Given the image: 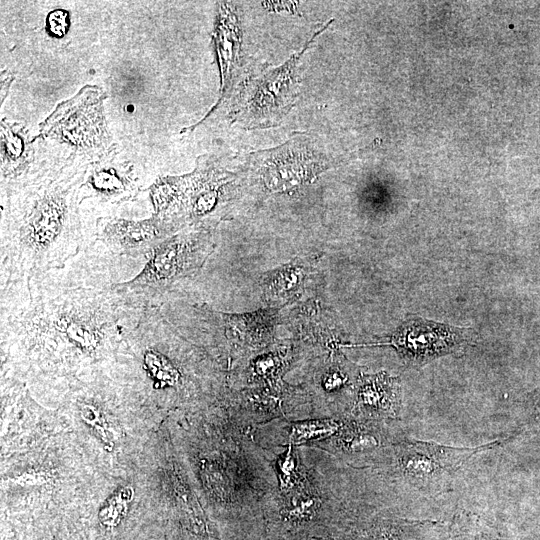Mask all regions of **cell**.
<instances>
[{
  "label": "cell",
  "mask_w": 540,
  "mask_h": 540,
  "mask_svg": "<svg viewBox=\"0 0 540 540\" xmlns=\"http://www.w3.org/2000/svg\"><path fill=\"white\" fill-rule=\"evenodd\" d=\"M145 261L95 241L62 268L0 284L2 345L53 362L94 361L115 350L147 308L116 284L132 279Z\"/></svg>",
  "instance_id": "cell-1"
},
{
  "label": "cell",
  "mask_w": 540,
  "mask_h": 540,
  "mask_svg": "<svg viewBox=\"0 0 540 540\" xmlns=\"http://www.w3.org/2000/svg\"><path fill=\"white\" fill-rule=\"evenodd\" d=\"M280 484L282 489H288L293 484L295 476V461L292 455V445L289 444L287 452L278 461Z\"/></svg>",
  "instance_id": "cell-10"
},
{
  "label": "cell",
  "mask_w": 540,
  "mask_h": 540,
  "mask_svg": "<svg viewBox=\"0 0 540 540\" xmlns=\"http://www.w3.org/2000/svg\"><path fill=\"white\" fill-rule=\"evenodd\" d=\"M458 335L448 326L423 320L403 326L390 344L404 348L416 358L447 352L457 342Z\"/></svg>",
  "instance_id": "cell-6"
},
{
  "label": "cell",
  "mask_w": 540,
  "mask_h": 540,
  "mask_svg": "<svg viewBox=\"0 0 540 540\" xmlns=\"http://www.w3.org/2000/svg\"><path fill=\"white\" fill-rule=\"evenodd\" d=\"M347 446L351 450H362L375 447L377 441L370 435H356L346 440Z\"/></svg>",
  "instance_id": "cell-11"
},
{
  "label": "cell",
  "mask_w": 540,
  "mask_h": 540,
  "mask_svg": "<svg viewBox=\"0 0 540 540\" xmlns=\"http://www.w3.org/2000/svg\"><path fill=\"white\" fill-rule=\"evenodd\" d=\"M345 378L339 372H333L327 375L324 379V387L326 390H334L342 386Z\"/></svg>",
  "instance_id": "cell-13"
},
{
  "label": "cell",
  "mask_w": 540,
  "mask_h": 540,
  "mask_svg": "<svg viewBox=\"0 0 540 540\" xmlns=\"http://www.w3.org/2000/svg\"><path fill=\"white\" fill-rule=\"evenodd\" d=\"M126 491L123 490L122 493L111 498L99 513V518L104 525L115 526L124 515L126 502L129 501L126 497L130 495L126 494Z\"/></svg>",
  "instance_id": "cell-9"
},
{
  "label": "cell",
  "mask_w": 540,
  "mask_h": 540,
  "mask_svg": "<svg viewBox=\"0 0 540 540\" xmlns=\"http://www.w3.org/2000/svg\"><path fill=\"white\" fill-rule=\"evenodd\" d=\"M180 224L178 219L156 215L144 220L108 216L97 221L96 241L118 256L146 260L159 244L176 233Z\"/></svg>",
  "instance_id": "cell-5"
},
{
  "label": "cell",
  "mask_w": 540,
  "mask_h": 540,
  "mask_svg": "<svg viewBox=\"0 0 540 540\" xmlns=\"http://www.w3.org/2000/svg\"><path fill=\"white\" fill-rule=\"evenodd\" d=\"M85 173L53 172L2 196L0 284L62 268L96 241L98 220L80 203Z\"/></svg>",
  "instance_id": "cell-2"
},
{
  "label": "cell",
  "mask_w": 540,
  "mask_h": 540,
  "mask_svg": "<svg viewBox=\"0 0 540 540\" xmlns=\"http://www.w3.org/2000/svg\"><path fill=\"white\" fill-rule=\"evenodd\" d=\"M316 506V501L314 499H300L294 504V507L290 510V515L303 516L308 513Z\"/></svg>",
  "instance_id": "cell-12"
},
{
  "label": "cell",
  "mask_w": 540,
  "mask_h": 540,
  "mask_svg": "<svg viewBox=\"0 0 540 540\" xmlns=\"http://www.w3.org/2000/svg\"><path fill=\"white\" fill-rule=\"evenodd\" d=\"M306 48L307 45L304 50ZM303 51L251 81L245 90L241 110L246 125L269 126L291 109L296 93L295 68Z\"/></svg>",
  "instance_id": "cell-4"
},
{
  "label": "cell",
  "mask_w": 540,
  "mask_h": 540,
  "mask_svg": "<svg viewBox=\"0 0 540 540\" xmlns=\"http://www.w3.org/2000/svg\"><path fill=\"white\" fill-rule=\"evenodd\" d=\"M207 249L203 234L175 233L147 256L138 274L116 286L144 307L159 306L170 299L180 280L198 270Z\"/></svg>",
  "instance_id": "cell-3"
},
{
  "label": "cell",
  "mask_w": 540,
  "mask_h": 540,
  "mask_svg": "<svg viewBox=\"0 0 540 540\" xmlns=\"http://www.w3.org/2000/svg\"><path fill=\"white\" fill-rule=\"evenodd\" d=\"M356 406L370 413L394 414L399 406L398 383L385 374L362 377Z\"/></svg>",
  "instance_id": "cell-7"
},
{
  "label": "cell",
  "mask_w": 540,
  "mask_h": 540,
  "mask_svg": "<svg viewBox=\"0 0 540 540\" xmlns=\"http://www.w3.org/2000/svg\"><path fill=\"white\" fill-rule=\"evenodd\" d=\"M338 427V423L330 419L298 422L292 425L290 442L300 444L313 439H322L335 433Z\"/></svg>",
  "instance_id": "cell-8"
}]
</instances>
